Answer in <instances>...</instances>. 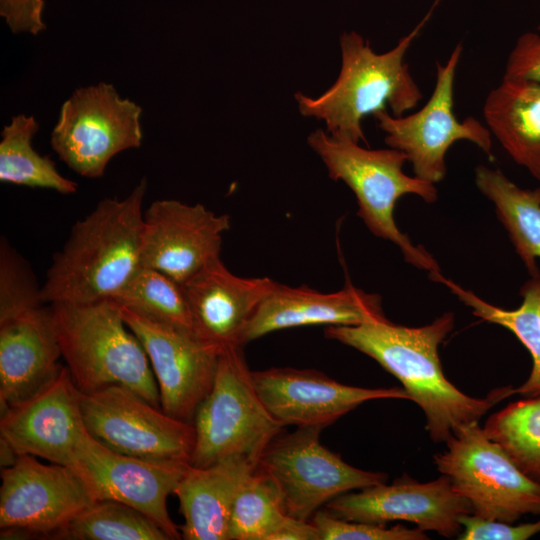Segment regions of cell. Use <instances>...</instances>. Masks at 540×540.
Wrapping results in <instances>:
<instances>
[{
  "mask_svg": "<svg viewBox=\"0 0 540 540\" xmlns=\"http://www.w3.org/2000/svg\"><path fill=\"white\" fill-rule=\"evenodd\" d=\"M454 324V314L445 312L420 327L397 325L383 318L354 326H327L324 333L371 357L395 376L424 412L431 440L442 443L456 429L479 422L491 407L515 393V389L504 387L487 398H474L445 377L439 346Z\"/></svg>",
  "mask_w": 540,
  "mask_h": 540,
  "instance_id": "cell-1",
  "label": "cell"
},
{
  "mask_svg": "<svg viewBox=\"0 0 540 540\" xmlns=\"http://www.w3.org/2000/svg\"><path fill=\"white\" fill-rule=\"evenodd\" d=\"M147 182L123 199L105 198L72 227L41 286L44 302L112 299L141 266Z\"/></svg>",
  "mask_w": 540,
  "mask_h": 540,
  "instance_id": "cell-2",
  "label": "cell"
},
{
  "mask_svg": "<svg viewBox=\"0 0 540 540\" xmlns=\"http://www.w3.org/2000/svg\"><path fill=\"white\" fill-rule=\"evenodd\" d=\"M389 51L375 52L355 31L340 36L341 68L336 81L317 98L295 94L299 112L324 121L326 131L357 143L365 141L362 121L390 109L395 116L417 107L422 93L405 56L436 6Z\"/></svg>",
  "mask_w": 540,
  "mask_h": 540,
  "instance_id": "cell-3",
  "label": "cell"
},
{
  "mask_svg": "<svg viewBox=\"0 0 540 540\" xmlns=\"http://www.w3.org/2000/svg\"><path fill=\"white\" fill-rule=\"evenodd\" d=\"M50 305L61 357L81 393L120 385L161 408L148 356L116 302Z\"/></svg>",
  "mask_w": 540,
  "mask_h": 540,
  "instance_id": "cell-4",
  "label": "cell"
},
{
  "mask_svg": "<svg viewBox=\"0 0 540 540\" xmlns=\"http://www.w3.org/2000/svg\"><path fill=\"white\" fill-rule=\"evenodd\" d=\"M307 142L325 164L329 177L353 191L357 215L372 234L394 243L414 267L428 273L440 271L433 256L423 246L414 245L394 219L396 202L406 194L417 195L427 203L438 199L435 184L403 172L407 161L403 152L390 147L364 148L322 129L310 133Z\"/></svg>",
  "mask_w": 540,
  "mask_h": 540,
  "instance_id": "cell-5",
  "label": "cell"
},
{
  "mask_svg": "<svg viewBox=\"0 0 540 540\" xmlns=\"http://www.w3.org/2000/svg\"><path fill=\"white\" fill-rule=\"evenodd\" d=\"M28 263L0 244V400L2 411L47 384L62 365L51 305Z\"/></svg>",
  "mask_w": 540,
  "mask_h": 540,
  "instance_id": "cell-6",
  "label": "cell"
},
{
  "mask_svg": "<svg viewBox=\"0 0 540 540\" xmlns=\"http://www.w3.org/2000/svg\"><path fill=\"white\" fill-rule=\"evenodd\" d=\"M195 447L190 465L206 467L229 458L253 464L285 427L259 397L242 347L223 348L213 386L192 422Z\"/></svg>",
  "mask_w": 540,
  "mask_h": 540,
  "instance_id": "cell-7",
  "label": "cell"
},
{
  "mask_svg": "<svg viewBox=\"0 0 540 540\" xmlns=\"http://www.w3.org/2000/svg\"><path fill=\"white\" fill-rule=\"evenodd\" d=\"M445 443V451L434 455L435 465L470 502L474 515L505 523L540 515V486L478 422L459 427Z\"/></svg>",
  "mask_w": 540,
  "mask_h": 540,
  "instance_id": "cell-8",
  "label": "cell"
},
{
  "mask_svg": "<svg viewBox=\"0 0 540 540\" xmlns=\"http://www.w3.org/2000/svg\"><path fill=\"white\" fill-rule=\"evenodd\" d=\"M322 428L297 427L274 438L261 453L256 469L276 485L285 512L310 520L323 505L350 490L387 480V474L358 469L320 442Z\"/></svg>",
  "mask_w": 540,
  "mask_h": 540,
  "instance_id": "cell-9",
  "label": "cell"
},
{
  "mask_svg": "<svg viewBox=\"0 0 540 540\" xmlns=\"http://www.w3.org/2000/svg\"><path fill=\"white\" fill-rule=\"evenodd\" d=\"M141 113L140 106L121 98L111 84L79 88L61 107L51 146L74 172L99 178L116 154L141 146Z\"/></svg>",
  "mask_w": 540,
  "mask_h": 540,
  "instance_id": "cell-10",
  "label": "cell"
},
{
  "mask_svg": "<svg viewBox=\"0 0 540 540\" xmlns=\"http://www.w3.org/2000/svg\"><path fill=\"white\" fill-rule=\"evenodd\" d=\"M462 52L459 43L446 63L436 64L435 86L421 109L409 115L395 116L388 110L374 115L385 133L386 145L405 154L414 176L433 184L444 179L447 151L457 141H469L492 155L488 127L472 116L458 120L453 112L455 75Z\"/></svg>",
  "mask_w": 540,
  "mask_h": 540,
  "instance_id": "cell-11",
  "label": "cell"
},
{
  "mask_svg": "<svg viewBox=\"0 0 540 540\" xmlns=\"http://www.w3.org/2000/svg\"><path fill=\"white\" fill-rule=\"evenodd\" d=\"M80 401L88 432L109 448L148 460L190 464L195 447L192 423L168 415L120 385L81 393Z\"/></svg>",
  "mask_w": 540,
  "mask_h": 540,
  "instance_id": "cell-12",
  "label": "cell"
},
{
  "mask_svg": "<svg viewBox=\"0 0 540 540\" xmlns=\"http://www.w3.org/2000/svg\"><path fill=\"white\" fill-rule=\"evenodd\" d=\"M95 501L72 468L43 464L28 454L18 455L12 465L1 471V539H50Z\"/></svg>",
  "mask_w": 540,
  "mask_h": 540,
  "instance_id": "cell-13",
  "label": "cell"
},
{
  "mask_svg": "<svg viewBox=\"0 0 540 540\" xmlns=\"http://www.w3.org/2000/svg\"><path fill=\"white\" fill-rule=\"evenodd\" d=\"M189 466L117 452L88 432L70 468L84 480L95 500H115L133 507L175 540L182 534L168 513L167 498L174 494Z\"/></svg>",
  "mask_w": 540,
  "mask_h": 540,
  "instance_id": "cell-14",
  "label": "cell"
},
{
  "mask_svg": "<svg viewBox=\"0 0 540 540\" xmlns=\"http://www.w3.org/2000/svg\"><path fill=\"white\" fill-rule=\"evenodd\" d=\"M121 309L127 326L148 356L162 410L192 423L198 406L213 386L222 349L192 330Z\"/></svg>",
  "mask_w": 540,
  "mask_h": 540,
  "instance_id": "cell-15",
  "label": "cell"
},
{
  "mask_svg": "<svg viewBox=\"0 0 540 540\" xmlns=\"http://www.w3.org/2000/svg\"><path fill=\"white\" fill-rule=\"evenodd\" d=\"M326 509L351 521H407L447 538H457L462 532L460 518L473 514L470 502L453 489L450 479L443 474L425 483L403 474L390 485L385 482L341 494L329 501Z\"/></svg>",
  "mask_w": 540,
  "mask_h": 540,
  "instance_id": "cell-16",
  "label": "cell"
},
{
  "mask_svg": "<svg viewBox=\"0 0 540 540\" xmlns=\"http://www.w3.org/2000/svg\"><path fill=\"white\" fill-rule=\"evenodd\" d=\"M81 392L66 366L37 392L1 412L0 435L17 455L71 467L88 433Z\"/></svg>",
  "mask_w": 540,
  "mask_h": 540,
  "instance_id": "cell-17",
  "label": "cell"
},
{
  "mask_svg": "<svg viewBox=\"0 0 540 540\" xmlns=\"http://www.w3.org/2000/svg\"><path fill=\"white\" fill-rule=\"evenodd\" d=\"M230 223L228 214L217 215L202 204L154 201L143 215L141 266L182 285L220 257Z\"/></svg>",
  "mask_w": 540,
  "mask_h": 540,
  "instance_id": "cell-18",
  "label": "cell"
},
{
  "mask_svg": "<svg viewBox=\"0 0 540 540\" xmlns=\"http://www.w3.org/2000/svg\"><path fill=\"white\" fill-rule=\"evenodd\" d=\"M252 380L268 411L284 426L323 429L367 401L411 400L404 388L350 386L312 369L252 371Z\"/></svg>",
  "mask_w": 540,
  "mask_h": 540,
  "instance_id": "cell-19",
  "label": "cell"
},
{
  "mask_svg": "<svg viewBox=\"0 0 540 540\" xmlns=\"http://www.w3.org/2000/svg\"><path fill=\"white\" fill-rule=\"evenodd\" d=\"M275 285L268 277L234 275L220 257L211 261L182 284L194 333L221 349L242 347L249 321Z\"/></svg>",
  "mask_w": 540,
  "mask_h": 540,
  "instance_id": "cell-20",
  "label": "cell"
},
{
  "mask_svg": "<svg viewBox=\"0 0 540 540\" xmlns=\"http://www.w3.org/2000/svg\"><path fill=\"white\" fill-rule=\"evenodd\" d=\"M386 318L382 298L348 283L343 289L322 293L307 286L276 282L249 321L242 338L248 342L276 330L308 325L354 326Z\"/></svg>",
  "mask_w": 540,
  "mask_h": 540,
  "instance_id": "cell-21",
  "label": "cell"
},
{
  "mask_svg": "<svg viewBox=\"0 0 540 540\" xmlns=\"http://www.w3.org/2000/svg\"><path fill=\"white\" fill-rule=\"evenodd\" d=\"M256 465L229 458L206 467L189 466L175 489L185 540H228L232 506Z\"/></svg>",
  "mask_w": 540,
  "mask_h": 540,
  "instance_id": "cell-22",
  "label": "cell"
},
{
  "mask_svg": "<svg viewBox=\"0 0 540 540\" xmlns=\"http://www.w3.org/2000/svg\"><path fill=\"white\" fill-rule=\"evenodd\" d=\"M483 116L512 160L540 181V84L503 77L488 93Z\"/></svg>",
  "mask_w": 540,
  "mask_h": 540,
  "instance_id": "cell-23",
  "label": "cell"
},
{
  "mask_svg": "<svg viewBox=\"0 0 540 540\" xmlns=\"http://www.w3.org/2000/svg\"><path fill=\"white\" fill-rule=\"evenodd\" d=\"M475 183L494 204L497 218L529 275H540V187L521 188L501 170L484 165L476 167Z\"/></svg>",
  "mask_w": 540,
  "mask_h": 540,
  "instance_id": "cell-24",
  "label": "cell"
},
{
  "mask_svg": "<svg viewBox=\"0 0 540 540\" xmlns=\"http://www.w3.org/2000/svg\"><path fill=\"white\" fill-rule=\"evenodd\" d=\"M432 281L445 285L457 298L470 309L473 315L482 320L498 324L511 331L528 350L532 358V370L528 379L517 389L524 397L540 395V275L531 277L520 288L522 304L507 310L494 306L471 290L444 277L441 272L428 273Z\"/></svg>",
  "mask_w": 540,
  "mask_h": 540,
  "instance_id": "cell-25",
  "label": "cell"
},
{
  "mask_svg": "<svg viewBox=\"0 0 540 540\" xmlns=\"http://www.w3.org/2000/svg\"><path fill=\"white\" fill-rule=\"evenodd\" d=\"M39 124L33 116L20 114L1 132L0 180L30 188L54 190L61 194L77 191V184L62 176L55 163L36 152L32 146L33 136Z\"/></svg>",
  "mask_w": 540,
  "mask_h": 540,
  "instance_id": "cell-26",
  "label": "cell"
},
{
  "mask_svg": "<svg viewBox=\"0 0 540 540\" xmlns=\"http://www.w3.org/2000/svg\"><path fill=\"white\" fill-rule=\"evenodd\" d=\"M58 540H170L164 530L135 508L97 500L55 531Z\"/></svg>",
  "mask_w": 540,
  "mask_h": 540,
  "instance_id": "cell-27",
  "label": "cell"
},
{
  "mask_svg": "<svg viewBox=\"0 0 540 540\" xmlns=\"http://www.w3.org/2000/svg\"><path fill=\"white\" fill-rule=\"evenodd\" d=\"M111 300L142 317L193 331L183 286L156 269L140 266Z\"/></svg>",
  "mask_w": 540,
  "mask_h": 540,
  "instance_id": "cell-28",
  "label": "cell"
},
{
  "mask_svg": "<svg viewBox=\"0 0 540 540\" xmlns=\"http://www.w3.org/2000/svg\"><path fill=\"white\" fill-rule=\"evenodd\" d=\"M483 428L540 486V395L509 403L492 414Z\"/></svg>",
  "mask_w": 540,
  "mask_h": 540,
  "instance_id": "cell-29",
  "label": "cell"
},
{
  "mask_svg": "<svg viewBox=\"0 0 540 540\" xmlns=\"http://www.w3.org/2000/svg\"><path fill=\"white\" fill-rule=\"evenodd\" d=\"M288 517L274 482L255 468L234 500L228 540H272Z\"/></svg>",
  "mask_w": 540,
  "mask_h": 540,
  "instance_id": "cell-30",
  "label": "cell"
},
{
  "mask_svg": "<svg viewBox=\"0 0 540 540\" xmlns=\"http://www.w3.org/2000/svg\"><path fill=\"white\" fill-rule=\"evenodd\" d=\"M316 527L319 540H425V531L403 525L392 527L339 518L327 509H319L310 519Z\"/></svg>",
  "mask_w": 540,
  "mask_h": 540,
  "instance_id": "cell-31",
  "label": "cell"
},
{
  "mask_svg": "<svg viewBox=\"0 0 540 540\" xmlns=\"http://www.w3.org/2000/svg\"><path fill=\"white\" fill-rule=\"evenodd\" d=\"M460 523L462 532L457 537L460 540H527L540 533V519L513 525L467 514L460 518Z\"/></svg>",
  "mask_w": 540,
  "mask_h": 540,
  "instance_id": "cell-32",
  "label": "cell"
},
{
  "mask_svg": "<svg viewBox=\"0 0 540 540\" xmlns=\"http://www.w3.org/2000/svg\"><path fill=\"white\" fill-rule=\"evenodd\" d=\"M540 30V26L538 28ZM504 78L533 81L540 84V35H520L507 58Z\"/></svg>",
  "mask_w": 540,
  "mask_h": 540,
  "instance_id": "cell-33",
  "label": "cell"
},
{
  "mask_svg": "<svg viewBox=\"0 0 540 540\" xmlns=\"http://www.w3.org/2000/svg\"><path fill=\"white\" fill-rule=\"evenodd\" d=\"M44 0H0V15L14 33L38 35L45 30Z\"/></svg>",
  "mask_w": 540,
  "mask_h": 540,
  "instance_id": "cell-34",
  "label": "cell"
}]
</instances>
